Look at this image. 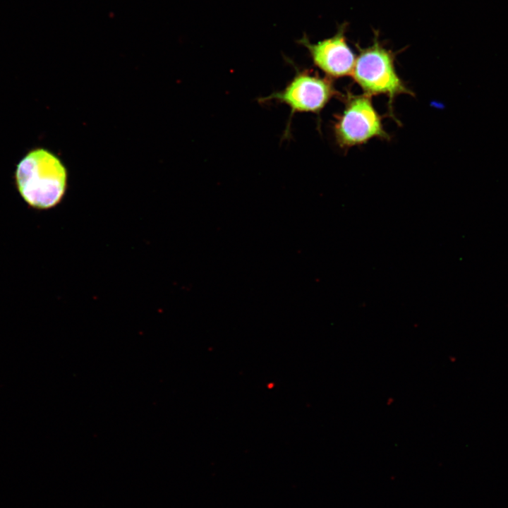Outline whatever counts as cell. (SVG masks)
<instances>
[{
	"label": "cell",
	"instance_id": "4",
	"mask_svg": "<svg viewBox=\"0 0 508 508\" xmlns=\"http://www.w3.org/2000/svg\"><path fill=\"white\" fill-rule=\"evenodd\" d=\"M339 95L332 80L308 71L298 73L281 91L262 99L286 104L292 112H320L334 96Z\"/></svg>",
	"mask_w": 508,
	"mask_h": 508
},
{
	"label": "cell",
	"instance_id": "5",
	"mask_svg": "<svg viewBox=\"0 0 508 508\" xmlns=\"http://www.w3.org/2000/svg\"><path fill=\"white\" fill-rule=\"evenodd\" d=\"M346 25H341L334 35L312 43L306 35L298 44L308 51L314 64L329 78H341L351 74L356 56L346 38Z\"/></svg>",
	"mask_w": 508,
	"mask_h": 508
},
{
	"label": "cell",
	"instance_id": "3",
	"mask_svg": "<svg viewBox=\"0 0 508 508\" xmlns=\"http://www.w3.org/2000/svg\"><path fill=\"white\" fill-rule=\"evenodd\" d=\"M342 97L344 109L334 125V137L340 147L363 145L374 138L389 139L383 127L382 118L375 109L370 96L348 92Z\"/></svg>",
	"mask_w": 508,
	"mask_h": 508
},
{
	"label": "cell",
	"instance_id": "1",
	"mask_svg": "<svg viewBox=\"0 0 508 508\" xmlns=\"http://www.w3.org/2000/svg\"><path fill=\"white\" fill-rule=\"evenodd\" d=\"M16 188L28 205L48 210L59 204L67 186V171L50 151L35 148L18 162L14 174Z\"/></svg>",
	"mask_w": 508,
	"mask_h": 508
},
{
	"label": "cell",
	"instance_id": "2",
	"mask_svg": "<svg viewBox=\"0 0 508 508\" xmlns=\"http://www.w3.org/2000/svg\"><path fill=\"white\" fill-rule=\"evenodd\" d=\"M358 48L351 75L368 96L384 95L389 102L398 95H413L396 71L394 55L380 42L376 34L373 44Z\"/></svg>",
	"mask_w": 508,
	"mask_h": 508
}]
</instances>
